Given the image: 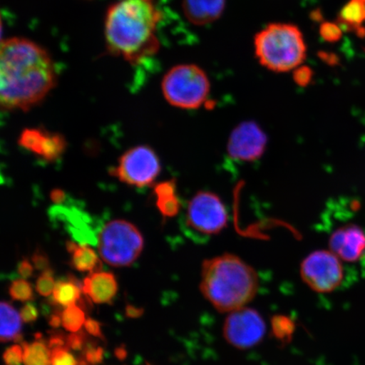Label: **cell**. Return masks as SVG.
<instances>
[{
  "label": "cell",
  "instance_id": "6da1fadb",
  "mask_svg": "<svg viewBox=\"0 0 365 365\" xmlns=\"http://www.w3.org/2000/svg\"><path fill=\"white\" fill-rule=\"evenodd\" d=\"M57 83L47 50L23 38L3 40L0 51V103L4 110L29 111Z\"/></svg>",
  "mask_w": 365,
  "mask_h": 365
},
{
  "label": "cell",
  "instance_id": "7a4b0ae2",
  "mask_svg": "<svg viewBox=\"0 0 365 365\" xmlns=\"http://www.w3.org/2000/svg\"><path fill=\"white\" fill-rule=\"evenodd\" d=\"M162 13L153 0H120L108 9L105 39L108 52L138 65L160 47L156 36Z\"/></svg>",
  "mask_w": 365,
  "mask_h": 365
},
{
  "label": "cell",
  "instance_id": "3957f363",
  "mask_svg": "<svg viewBox=\"0 0 365 365\" xmlns=\"http://www.w3.org/2000/svg\"><path fill=\"white\" fill-rule=\"evenodd\" d=\"M259 278L255 269L234 254L205 259L200 289L219 312L246 307L257 295Z\"/></svg>",
  "mask_w": 365,
  "mask_h": 365
},
{
  "label": "cell",
  "instance_id": "277c9868",
  "mask_svg": "<svg viewBox=\"0 0 365 365\" xmlns=\"http://www.w3.org/2000/svg\"><path fill=\"white\" fill-rule=\"evenodd\" d=\"M255 48L259 63L276 72L299 67L307 56L302 34L298 27L284 23L269 25L259 33Z\"/></svg>",
  "mask_w": 365,
  "mask_h": 365
},
{
  "label": "cell",
  "instance_id": "5b68a950",
  "mask_svg": "<svg viewBox=\"0 0 365 365\" xmlns=\"http://www.w3.org/2000/svg\"><path fill=\"white\" fill-rule=\"evenodd\" d=\"M100 255L112 267H130L143 252L144 240L131 222L117 219L104 225L98 238Z\"/></svg>",
  "mask_w": 365,
  "mask_h": 365
},
{
  "label": "cell",
  "instance_id": "8992f818",
  "mask_svg": "<svg viewBox=\"0 0 365 365\" xmlns=\"http://www.w3.org/2000/svg\"><path fill=\"white\" fill-rule=\"evenodd\" d=\"M164 98L172 106L196 109L207 101L210 82L202 68L195 65H181L171 68L163 77Z\"/></svg>",
  "mask_w": 365,
  "mask_h": 365
},
{
  "label": "cell",
  "instance_id": "52a82bcc",
  "mask_svg": "<svg viewBox=\"0 0 365 365\" xmlns=\"http://www.w3.org/2000/svg\"><path fill=\"white\" fill-rule=\"evenodd\" d=\"M300 276L309 289L327 294L341 285L344 269L341 259L331 250H317L301 263Z\"/></svg>",
  "mask_w": 365,
  "mask_h": 365
},
{
  "label": "cell",
  "instance_id": "ba28073f",
  "mask_svg": "<svg viewBox=\"0 0 365 365\" xmlns=\"http://www.w3.org/2000/svg\"><path fill=\"white\" fill-rule=\"evenodd\" d=\"M161 170L156 153L148 145H138L122 155L111 175L125 184L143 188L152 185Z\"/></svg>",
  "mask_w": 365,
  "mask_h": 365
},
{
  "label": "cell",
  "instance_id": "9c48e42d",
  "mask_svg": "<svg viewBox=\"0 0 365 365\" xmlns=\"http://www.w3.org/2000/svg\"><path fill=\"white\" fill-rule=\"evenodd\" d=\"M225 205L211 191H199L190 200L186 212L187 225L205 235H215L227 225Z\"/></svg>",
  "mask_w": 365,
  "mask_h": 365
},
{
  "label": "cell",
  "instance_id": "30bf717a",
  "mask_svg": "<svg viewBox=\"0 0 365 365\" xmlns=\"http://www.w3.org/2000/svg\"><path fill=\"white\" fill-rule=\"evenodd\" d=\"M222 331L228 344L236 349L246 350L261 344L267 326L257 309L245 307L228 314Z\"/></svg>",
  "mask_w": 365,
  "mask_h": 365
},
{
  "label": "cell",
  "instance_id": "8fae6325",
  "mask_svg": "<svg viewBox=\"0 0 365 365\" xmlns=\"http://www.w3.org/2000/svg\"><path fill=\"white\" fill-rule=\"evenodd\" d=\"M267 137L257 123H241L231 132L227 150L232 158L240 162H254L263 156Z\"/></svg>",
  "mask_w": 365,
  "mask_h": 365
},
{
  "label": "cell",
  "instance_id": "7c38bea8",
  "mask_svg": "<svg viewBox=\"0 0 365 365\" xmlns=\"http://www.w3.org/2000/svg\"><path fill=\"white\" fill-rule=\"evenodd\" d=\"M329 247L341 262H359L365 257V231L354 223L339 227L330 236Z\"/></svg>",
  "mask_w": 365,
  "mask_h": 365
},
{
  "label": "cell",
  "instance_id": "4fadbf2b",
  "mask_svg": "<svg viewBox=\"0 0 365 365\" xmlns=\"http://www.w3.org/2000/svg\"><path fill=\"white\" fill-rule=\"evenodd\" d=\"M118 292V282L112 272H91L85 278L83 294L95 304H112Z\"/></svg>",
  "mask_w": 365,
  "mask_h": 365
},
{
  "label": "cell",
  "instance_id": "5bb4252c",
  "mask_svg": "<svg viewBox=\"0 0 365 365\" xmlns=\"http://www.w3.org/2000/svg\"><path fill=\"white\" fill-rule=\"evenodd\" d=\"M225 0H184L182 11L191 23L197 26L207 25L221 16Z\"/></svg>",
  "mask_w": 365,
  "mask_h": 365
},
{
  "label": "cell",
  "instance_id": "9a60e30c",
  "mask_svg": "<svg viewBox=\"0 0 365 365\" xmlns=\"http://www.w3.org/2000/svg\"><path fill=\"white\" fill-rule=\"evenodd\" d=\"M68 252L71 254V266L78 272H99L102 268L97 253L85 244H76L68 241L66 244Z\"/></svg>",
  "mask_w": 365,
  "mask_h": 365
},
{
  "label": "cell",
  "instance_id": "2e32d148",
  "mask_svg": "<svg viewBox=\"0 0 365 365\" xmlns=\"http://www.w3.org/2000/svg\"><path fill=\"white\" fill-rule=\"evenodd\" d=\"M0 316H1V330H0L1 341H23L21 334L22 319L11 303L2 301L0 304Z\"/></svg>",
  "mask_w": 365,
  "mask_h": 365
},
{
  "label": "cell",
  "instance_id": "e0dca14e",
  "mask_svg": "<svg viewBox=\"0 0 365 365\" xmlns=\"http://www.w3.org/2000/svg\"><path fill=\"white\" fill-rule=\"evenodd\" d=\"M81 293H83V284L74 276L68 275L56 282L52 299L57 305L67 308L78 302Z\"/></svg>",
  "mask_w": 365,
  "mask_h": 365
},
{
  "label": "cell",
  "instance_id": "ac0fdd59",
  "mask_svg": "<svg viewBox=\"0 0 365 365\" xmlns=\"http://www.w3.org/2000/svg\"><path fill=\"white\" fill-rule=\"evenodd\" d=\"M364 21L365 0H350L341 9L339 23L346 31H354L359 36H364L365 29L362 26Z\"/></svg>",
  "mask_w": 365,
  "mask_h": 365
},
{
  "label": "cell",
  "instance_id": "d6986e66",
  "mask_svg": "<svg viewBox=\"0 0 365 365\" xmlns=\"http://www.w3.org/2000/svg\"><path fill=\"white\" fill-rule=\"evenodd\" d=\"M36 337V341L29 344L21 341L23 348V362L25 365H48L51 363V350L49 349L48 341L44 339Z\"/></svg>",
  "mask_w": 365,
  "mask_h": 365
},
{
  "label": "cell",
  "instance_id": "ffe728a7",
  "mask_svg": "<svg viewBox=\"0 0 365 365\" xmlns=\"http://www.w3.org/2000/svg\"><path fill=\"white\" fill-rule=\"evenodd\" d=\"M67 147V143L62 135L49 133L46 131L41 156L47 162H54L62 156Z\"/></svg>",
  "mask_w": 365,
  "mask_h": 365
},
{
  "label": "cell",
  "instance_id": "44dd1931",
  "mask_svg": "<svg viewBox=\"0 0 365 365\" xmlns=\"http://www.w3.org/2000/svg\"><path fill=\"white\" fill-rule=\"evenodd\" d=\"M295 331V324L290 317L277 314L272 318V331L282 344H289Z\"/></svg>",
  "mask_w": 365,
  "mask_h": 365
},
{
  "label": "cell",
  "instance_id": "7402d4cb",
  "mask_svg": "<svg viewBox=\"0 0 365 365\" xmlns=\"http://www.w3.org/2000/svg\"><path fill=\"white\" fill-rule=\"evenodd\" d=\"M46 131L41 129H26L21 132L19 143L21 148L41 156Z\"/></svg>",
  "mask_w": 365,
  "mask_h": 365
},
{
  "label": "cell",
  "instance_id": "603a6c76",
  "mask_svg": "<svg viewBox=\"0 0 365 365\" xmlns=\"http://www.w3.org/2000/svg\"><path fill=\"white\" fill-rule=\"evenodd\" d=\"M85 322L84 310L76 304L67 307L62 312V326L68 331H79Z\"/></svg>",
  "mask_w": 365,
  "mask_h": 365
},
{
  "label": "cell",
  "instance_id": "cb8c5ba5",
  "mask_svg": "<svg viewBox=\"0 0 365 365\" xmlns=\"http://www.w3.org/2000/svg\"><path fill=\"white\" fill-rule=\"evenodd\" d=\"M9 294L13 299L21 302H26L35 298L33 287L25 279L13 281L9 287Z\"/></svg>",
  "mask_w": 365,
  "mask_h": 365
},
{
  "label": "cell",
  "instance_id": "d4e9b609",
  "mask_svg": "<svg viewBox=\"0 0 365 365\" xmlns=\"http://www.w3.org/2000/svg\"><path fill=\"white\" fill-rule=\"evenodd\" d=\"M156 205L164 217H175L180 210V203L176 194L159 196Z\"/></svg>",
  "mask_w": 365,
  "mask_h": 365
},
{
  "label": "cell",
  "instance_id": "484cf974",
  "mask_svg": "<svg viewBox=\"0 0 365 365\" xmlns=\"http://www.w3.org/2000/svg\"><path fill=\"white\" fill-rule=\"evenodd\" d=\"M56 282L54 281V272L51 268L46 269L36 282V290L40 295L48 297L53 293Z\"/></svg>",
  "mask_w": 365,
  "mask_h": 365
},
{
  "label": "cell",
  "instance_id": "4316f807",
  "mask_svg": "<svg viewBox=\"0 0 365 365\" xmlns=\"http://www.w3.org/2000/svg\"><path fill=\"white\" fill-rule=\"evenodd\" d=\"M104 351L93 341L86 342L81 357H83L91 365H98L103 361Z\"/></svg>",
  "mask_w": 365,
  "mask_h": 365
},
{
  "label": "cell",
  "instance_id": "83f0119b",
  "mask_svg": "<svg viewBox=\"0 0 365 365\" xmlns=\"http://www.w3.org/2000/svg\"><path fill=\"white\" fill-rule=\"evenodd\" d=\"M319 34L327 42H339L342 36L341 27L336 23L324 22L319 27Z\"/></svg>",
  "mask_w": 365,
  "mask_h": 365
},
{
  "label": "cell",
  "instance_id": "f1b7e54d",
  "mask_svg": "<svg viewBox=\"0 0 365 365\" xmlns=\"http://www.w3.org/2000/svg\"><path fill=\"white\" fill-rule=\"evenodd\" d=\"M52 365H77V361L68 348L58 349L51 352Z\"/></svg>",
  "mask_w": 365,
  "mask_h": 365
},
{
  "label": "cell",
  "instance_id": "f546056e",
  "mask_svg": "<svg viewBox=\"0 0 365 365\" xmlns=\"http://www.w3.org/2000/svg\"><path fill=\"white\" fill-rule=\"evenodd\" d=\"M4 365H21L23 361V348L21 345H12L3 354Z\"/></svg>",
  "mask_w": 365,
  "mask_h": 365
},
{
  "label": "cell",
  "instance_id": "4dcf8cb0",
  "mask_svg": "<svg viewBox=\"0 0 365 365\" xmlns=\"http://www.w3.org/2000/svg\"><path fill=\"white\" fill-rule=\"evenodd\" d=\"M88 341V336H86V332L82 330L73 332L72 334L67 336L68 349L76 351V352H81V351L82 352Z\"/></svg>",
  "mask_w": 365,
  "mask_h": 365
},
{
  "label": "cell",
  "instance_id": "1f68e13d",
  "mask_svg": "<svg viewBox=\"0 0 365 365\" xmlns=\"http://www.w3.org/2000/svg\"><path fill=\"white\" fill-rule=\"evenodd\" d=\"M313 77L312 68L308 66H299L296 68L294 73V79L300 86H307L310 83Z\"/></svg>",
  "mask_w": 365,
  "mask_h": 365
},
{
  "label": "cell",
  "instance_id": "d6a6232c",
  "mask_svg": "<svg viewBox=\"0 0 365 365\" xmlns=\"http://www.w3.org/2000/svg\"><path fill=\"white\" fill-rule=\"evenodd\" d=\"M50 334H51V336L48 341V346L51 352L58 349L68 348L67 336L66 337L63 332L53 331L50 332Z\"/></svg>",
  "mask_w": 365,
  "mask_h": 365
},
{
  "label": "cell",
  "instance_id": "836d02e7",
  "mask_svg": "<svg viewBox=\"0 0 365 365\" xmlns=\"http://www.w3.org/2000/svg\"><path fill=\"white\" fill-rule=\"evenodd\" d=\"M21 317L25 323H34L38 318V309L33 303H27L21 309Z\"/></svg>",
  "mask_w": 365,
  "mask_h": 365
},
{
  "label": "cell",
  "instance_id": "e575fe53",
  "mask_svg": "<svg viewBox=\"0 0 365 365\" xmlns=\"http://www.w3.org/2000/svg\"><path fill=\"white\" fill-rule=\"evenodd\" d=\"M86 331L89 333L90 335L95 337H98L99 339L105 341V336L102 331L101 323L93 318H88L85 322Z\"/></svg>",
  "mask_w": 365,
  "mask_h": 365
},
{
  "label": "cell",
  "instance_id": "d590c367",
  "mask_svg": "<svg viewBox=\"0 0 365 365\" xmlns=\"http://www.w3.org/2000/svg\"><path fill=\"white\" fill-rule=\"evenodd\" d=\"M31 261L34 264L36 270L45 271L46 269L49 268V259L48 255H46L43 250H36L35 252L31 257Z\"/></svg>",
  "mask_w": 365,
  "mask_h": 365
},
{
  "label": "cell",
  "instance_id": "8d00e7d4",
  "mask_svg": "<svg viewBox=\"0 0 365 365\" xmlns=\"http://www.w3.org/2000/svg\"><path fill=\"white\" fill-rule=\"evenodd\" d=\"M154 194L159 197L167 195L176 194V184L175 180L160 182L154 188Z\"/></svg>",
  "mask_w": 365,
  "mask_h": 365
},
{
  "label": "cell",
  "instance_id": "74e56055",
  "mask_svg": "<svg viewBox=\"0 0 365 365\" xmlns=\"http://www.w3.org/2000/svg\"><path fill=\"white\" fill-rule=\"evenodd\" d=\"M34 267L30 262L29 259L24 258L18 264L17 272L18 274L23 278L27 279L33 276Z\"/></svg>",
  "mask_w": 365,
  "mask_h": 365
},
{
  "label": "cell",
  "instance_id": "f35d334b",
  "mask_svg": "<svg viewBox=\"0 0 365 365\" xmlns=\"http://www.w3.org/2000/svg\"><path fill=\"white\" fill-rule=\"evenodd\" d=\"M144 309L134 307L132 304H127L125 307V316L128 318L137 319L143 316Z\"/></svg>",
  "mask_w": 365,
  "mask_h": 365
},
{
  "label": "cell",
  "instance_id": "ab89813d",
  "mask_svg": "<svg viewBox=\"0 0 365 365\" xmlns=\"http://www.w3.org/2000/svg\"><path fill=\"white\" fill-rule=\"evenodd\" d=\"M49 326L54 328H58L62 324V313L58 310H54V312L48 317Z\"/></svg>",
  "mask_w": 365,
  "mask_h": 365
},
{
  "label": "cell",
  "instance_id": "60d3db41",
  "mask_svg": "<svg viewBox=\"0 0 365 365\" xmlns=\"http://www.w3.org/2000/svg\"><path fill=\"white\" fill-rule=\"evenodd\" d=\"M50 198H51L53 203L62 204L65 202L66 195L62 190L56 189L52 191L51 194H50Z\"/></svg>",
  "mask_w": 365,
  "mask_h": 365
},
{
  "label": "cell",
  "instance_id": "b9f144b4",
  "mask_svg": "<svg viewBox=\"0 0 365 365\" xmlns=\"http://www.w3.org/2000/svg\"><path fill=\"white\" fill-rule=\"evenodd\" d=\"M114 354H115L116 358L118 360L125 359L127 357V350L125 349V346L122 345L120 346H118V348H117L115 351H114Z\"/></svg>",
  "mask_w": 365,
  "mask_h": 365
},
{
  "label": "cell",
  "instance_id": "7bdbcfd3",
  "mask_svg": "<svg viewBox=\"0 0 365 365\" xmlns=\"http://www.w3.org/2000/svg\"><path fill=\"white\" fill-rule=\"evenodd\" d=\"M319 57H321L324 61L329 63L330 65H333L336 61L335 56H331V54L327 53L319 54Z\"/></svg>",
  "mask_w": 365,
  "mask_h": 365
},
{
  "label": "cell",
  "instance_id": "ee69618b",
  "mask_svg": "<svg viewBox=\"0 0 365 365\" xmlns=\"http://www.w3.org/2000/svg\"><path fill=\"white\" fill-rule=\"evenodd\" d=\"M147 365H150V364H148Z\"/></svg>",
  "mask_w": 365,
  "mask_h": 365
}]
</instances>
